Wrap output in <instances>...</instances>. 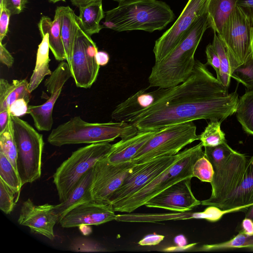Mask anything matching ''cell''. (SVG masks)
I'll return each mask as SVG.
<instances>
[{
  "mask_svg": "<svg viewBox=\"0 0 253 253\" xmlns=\"http://www.w3.org/2000/svg\"><path fill=\"white\" fill-rule=\"evenodd\" d=\"M238 100L236 90L229 93L206 64L196 61L192 73L184 82L166 88L152 105L127 123L141 131L201 119L222 122L236 113Z\"/></svg>",
  "mask_w": 253,
  "mask_h": 253,
  "instance_id": "1",
  "label": "cell"
},
{
  "mask_svg": "<svg viewBox=\"0 0 253 253\" xmlns=\"http://www.w3.org/2000/svg\"><path fill=\"white\" fill-rule=\"evenodd\" d=\"M209 27L205 13L197 20L186 36L167 56L155 63L148 77L149 87H172L190 76L196 62L195 53Z\"/></svg>",
  "mask_w": 253,
  "mask_h": 253,
  "instance_id": "2",
  "label": "cell"
},
{
  "mask_svg": "<svg viewBox=\"0 0 253 253\" xmlns=\"http://www.w3.org/2000/svg\"><path fill=\"white\" fill-rule=\"evenodd\" d=\"M174 14L166 2L158 0H132L120 3L105 13L103 28L117 32L162 30Z\"/></svg>",
  "mask_w": 253,
  "mask_h": 253,
  "instance_id": "3",
  "label": "cell"
},
{
  "mask_svg": "<svg viewBox=\"0 0 253 253\" xmlns=\"http://www.w3.org/2000/svg\"><path fill=\"white\" fill-rule=\"evenodd\" d=\"M137 128L124 122L88 123L75 116L53 129L47 137L51 145H65L110 142L116 138L125 139L135 135Z\"/></svg>",
  "mask_w": 253,
  "mask_h": 253,
  "instance_id": "4",
  "label": "cell"
},
{
  "mask_svg": "<svg viewBox=\"0 0 253 253\" xmlns=\"http://www.w3.org/2000/svg\"><path fill=\"white\" fill-rule=\"evenodd\" d=\"M201 142L189 148L188 153L175 163L167 168L146 186L122 203L113 208L116 212L130 213L153 197L177 182L193 176L195 162L205 155Z\"/></svg>",
  "mask_w": 253,
  "mask_h": 253,
  "instance_id": "5",
  "label": "cell"
},
{
  "mask_svg": "<svg viewBox=\"0 0 253 253\" xmlns=\"http://www.w3.org/2000/svg\"><path fill=\"white\" fill-rule=\"evenodd\" d=\"M112 144L109 142L90 144L72 153L53 175L61 202L65 201L80 178L100 159L106 157Z\"/></svg>",
  "mask_w": 253,
  "mask_h": 253,
  "instance_id": "6",
  "label": "cell"
},
{
  "mask_svg": "<svg viewBox=\"0 0 253 253\" xmlns=\"http://www.w3.org/2000/svg\"><path fill=\"white\" fill-rule=\"evenodd\" d=\"M17 150V170L22 185L41 176L44 141L42 134L19 117H11Z\"/></svg>",
  "mask_w": 253,
  "mask_h": 253,
  "instance_id": "7",
  "label": "cell"
},
{
  "mask_svg": "<svg viewBox=\"0 0 253 253\" xmlns=\"http://www.w3.org/2000/svg\"><path fill=\"white\" fill-rule=\"evenodd\" d=\"M199 140L193 122L169 126L159 130L140 149L130 162L134 165L178 154L186 145Z\"/></svg>",
  "mask_w": 253,
  "mask_h": 253,
  "instance_id": "8",
  "label": "cell"
},
{
  "mask_svg": "<svg viewBox=\"0 0 253 253\" xmlns=\"http://www.w3.org/2000/svg\"><path fill=\"white\" fill-rule=\"evenodd\" d=\"M218 36L228 51L231 72L244 63L253 52V25L238 5L225 22L221 34Z\"/></svg>",
  "mask_w": 253,
  "mask_h": 253,
  "instance_id": "9",
  "label": "cell"
},
{
  "mask_svg": "<svg viewBox=\"0 0 253 253\" xmlns=\"http://www.w3.org/2000/svg\"><path fill=\"white\" fill-rule=\"evenodd\" d=\"M188 150L189 148H187L174 155L163 156L145 163L134 165L122 185L110 197L108 203L113 209L181 159Z\"/></svg>",
  "mask_w": 253,
  "mask_h": 253,
  "instance_id": "10",
  "label": "cell"
},
{
  "mask_svg": "<svg viewBox=\"0 0 253 253\" xmlns=\"http://www.w3.org/2000/svg\"><path fill=\"white\" fill-rule=\"evenodd\" d=\"M248 160L236 151L222 164L213 169L211 194L208 199L201 201L203 206L217 207L228 198L239 187L244 176Z\"/></svg>",
  "mask_w": 253,
  "mask_h": 253,
  "instance_id": "11",
  "label": "cell"
},
{
  "mask_svg": "<svg viewBox=\"0 0 253 253\" xmlns=\"http://www.w3.org/2000/svg\"><path fill=\"white\" fill-rule=\"evenodd\" d=\"M209 0H188L173 25L155 42V63L167 56L182 40L197 20L206 13Z\"/></svg>",
  "mask_w": 253,
  "mask_h": 253,
  "instance_id": "12",
  "label": "cell"
},
{
  "mask_svg": "<svg viewBox=\"0 0 253 253\" xmlns=\"http://www.w3.org/2000/svg\"><path fill=\"white\" fill-rule=\"evenodd\" d=\"M98 48L91 37L81 28L77 36L70 67L76 86L90 88L97 78L100 66L96 60Z\"/></svg>",
  "mask_w": 253,
  "mask_h": 253,
  "instance_id": "13",
  "label": "cell"
},
{
  "mask_svg": "<svg viewBox=\"0 0 253 253\" xmlns=\"http://www.w3.org/2000/svg\"><path fill=\"white\" fill-rule=\"evenodd\" d=\"M134 166L131 162L114 164L106 157L93 167L90 192L94 200L108 204L111 195L119 188Z\"/></svg>",
  "mask_w": 253,
  "mask_h": 253,
  "instance_id": "14",
  "label": "cell"
},
{
  "mask_svg": "<svg viewBox=\"0 0 253 253\" xmlns=\"http://www.w3.org/2000/svg\"><path fill=\"white\" fill-rule=\"evenodd\" d=\"M72 77L67 62H60L44 83L49 98L42 104L29 105L28 113L32 117L36 128L40 131H49L53 123L52 112L55 103L61 94L65 83Z\"/></svg>",
  "mask_w": 253,
  "mask_h": 253,
  "instance_id": "15",
  "label": "cell"
},
{
  "mask_svg": "<svg viewBox=\"0 0 253 253\" xmlns=\"http://www.w3.org/2000/svg\"><path fill=\"white\" fill-rule=\"evenodd\" d=\"M192 178H185L170 186L150 199L144 206L177 212L192 210L201 205V202L195 198L192 192Z\"/></svg>",
  "mask_w": 253,
  "mask_h": 253,
  "instance_id": "16",
  "label": "cell"
},
{
  "mask_svg": "<svg viewBox=\"0 0 253 253\" xmlns=\"http://www.w3.org/2000/svg\"><path fill=\"white\" fill-rule=\"evenodd\" d=\"M111 205L94 200L79 204L68 211L58 223L64 228L98 225L115 220Z\"/></svg>",
  "mask_w": 253,
  "mask_h": 253,
  "instance_id": "17",
  "label": "cell"
},
{
  "mask_svg": "<svg viewBox=\"0 0 253 253\" xmlns=\"http://www.w3.org/2000/svg\"><path fill=\"white\" fill-rule=\"evenodd\" d=\"M54 209V205H36L28 199L22 204L18 222L29 227L32 231L52 240L55 238L54 226L58 222Z\"/></svg>",
  "mask_w": 253,
  "mask_h": 253,
  "instance_id": "18",
  "label": "cell"
},
{
  "mask_svg": "<svg viewBox=\"0 0 253 253\" xmlns=\"http://www.w3.org/2000/svg\"><path fill=\"white\" fill-rule=\"evenodd\" d=\"M166 88H158L147 92L141 89L118 104L111 114L116 122H127L136 114L152 105L166 91Z\"/></svg>",
  "mask_w": 253,
  "mask_h": 253,
  "instance_id": "19",
  "label": "cell"
},
{
  "mask_svg": "<svg viewBox=\"0 0 253 253\" xmlns=\"http://www.w3.org/2000/svg\"><path fill=\"white\" fill-rule=\"evenodd\" d=\"M159 130L139 131L135 135L121 139L112 144L106 156L108 161L117 164L130 162L140 149Z\"/></svg>",
  "mask_w": 253,
  "mask_h": 253,
  "instance_id": "20",
  "label": "cell"
},
{
  "mask_svg": "<svg viewBox=\"0 0 253 253\" xmlns=\"http://www.w3.org/2000/svg\"><path fill=\"white\" fill-rule=\"evenodd\" d=\"M253 206V155L248 160L242 182L237 190L217 207L222 210L241 208L247 211Z\"/></svg>",
  "mask_w": 253,
  "mask_h": 253,
  "instance_id": "21",
  "label": "cell"
},
{
  "mask_svg": "<svg viewBox=\"0 0 253 253\" xmlns=\"http://www.w3.org/2000/svg\"><path fill=\"white\" fill-rule=\"evenodd\" d=\"M62 19V6L57 7L53 20L47 16H42L38 24L41 37L47 33L49 35L50 49L55 59L58 61L66 60L61 30Z\"/></svg>",
  "mask_w": 253,
  "mask_h": 253,
  "instance_id": "22",
  "label": "cell"
},
{
  "mask_svg": "<svg viewBox=\"0 0 253 253\" xmlns=\"http://www.w3.org/2000/svg\"><path fill=\"white\" fill-rule=\"evenodd\" d=\"M93 167L80 178L65 201L54 205V211L58 217V222L68 211L74 207L93 200L90 192L93 177Z\"/></svg>",
  "mask_w": 253,
  "mask_h": 253,
  "instance_id": "23",
  "label": "cell"
},
{
  "mask_svg": "<svg viewBox=\"0 0 253 253\" xmlns=\"http://www.w3.org/2000/svg\"><path fill=\"white\" fill-rule=\"evenodd\" d=\"M190 219H205V211L200 212L180 211L164 213H131L117 214L115 220L127 222H156L167 220Z\"/></svg>",
  "mask_w": 253,
  "mask_h": 253,
  "instance_id": "24",
  "label": "cell"
},
{
  "mask_svg": "<svg viewBox=\"0 0 253 253\" xmlns=\"http://www.w3.org/2000/svg\"><path fill=\"white\" fill-rule=\"evenodd\" d=\"M81 29L78 16L69 6H62L61 34L64 47L66 60L70 65L75 41Z\"/></svg>",
  "mask_w": 253,
  "mask_h": 253,
  "instance_id": "25",
  "label": "cell"
},
{
  "mask_svg": "<svg viewBox=\"0 0 253 253\" xmlns=\"http://www.w3.org/2000/svg\"><path fill=\"white\" fill-rule=\"evenodd\" d=\"M238 0H209L206 13L210 27L220 35L223 26L233 10L237 5Z\"/></svg>",
  "mask_w": 253,
  "mask_h": 253,
  "instance_id": "26",
  "label": "cell"
},
{
  "mask_svg": "<svg viewBox=\"0 0 253 253\" xmlns=\"http://www.w3.org/2000/svg\"><path fill=\"white\" fill-rule=\"evenodd\" d=\"M42 38L38 46L35 66L29 82V90L31 93L37 89L46 76L50 75L52 72L49 64L50 61L49 35L46 33Z\"/></svg>",
  "mask_w": 253,
  "mask_h": 253,
  "instance_id": "27",
  "label": "cell"
},
{
  "mask_svg": "<svg viewBox=\"0 0 253 253\" xmlns=\"http://www.w3.org/2000/svg\"><path fill=\"white\" fill-rule=\"evenodd\" d=\"M79 8L78 17L81 29L90 36L99 33L103 28L100 22L105 17L102 0H97Z\"/></svg>",
  "mask_w": 253,
  "mask_h": 253,
  "instance_id": "28",
  "label": "cell"
},
{
  "mask_svg": "<svg viewBox=\"0 0 253 253\" xmlns=\"http://www.w3.org/2000/svg\"><path fill=\"white\" fill-rule=\"evenodd\" d=\"M236 113L244 131L253 135V91H246L239 98Z\"/></svg>",
  "mask_w": 253,
  "mask_h": 253,
  "instance_id": "29",
  "label": "cell"
},
{
  "mask_svg": "<svg viewBox=\"0 0 253 253\" xmlns=\"http://www.w3.org/2000/svg\"><path fill=\"white\" fill-rule=\"evenodd\" d=\"M212 44L220 61V70L216 75V78L223 86L228 88L231 78L229 54L224 43L216 32H214Z\"/></svg>",
  "mask_w": 253,
  "mask_h": 253,
  "instance_id": "30",
  "label": "cell"
},
{
  "mask_svg": "<svg viewBox=\"0 0 253 253\" xmlns=\"http://www.w3.org/2000/svg\"><path fill=\"white\" fill-rule=\"evenodd\" d=\"M0 152L6 156L17 169V150L11 116L6 127L0 132Z\"/></svg>",
  "mask_w": 253,
  "mask_h": 253,
  "instance_id": "31",
  "label": "cell"
},
{
  "mask_svg": "<svg viewBox=\"0 0 253 253\" xmlns=\"http://www.w3.org/2000/svg\"><path fill=\"white\" fill-rule=\"evenodd\" d=\"M0 178L8 185L17 195L19 199L23 186L17 170L6 157L0 152Z\"/></svg>",
  "mask_w": 253,
  "mask_h": 253,
  "instance_id": "32",
  "label": "cell"
},
{
  "mask_svg": "<svg viewBox=\"0 0 253 253\" xmlns=\"http://www.w3.org/2000/svg\"><path fill=\"white\" fill-rule=\"evenodd\" d=\"M253 247V233L247 234L242 230L229 241L214 244L204 245L200 251H211L241 248H249Z\"/></svg>",
  "mask_w": 253,
  "mask_h": 253,
  "instance_id": "33",
  "label": "cell"
},
{
  "mask_svg": "<svg viewBox=\"0 0 253 253\" xmlns=\"http://www.w3.org/2000/svg\"><path fill=\"white\" fill-rule=\"evenodd\" d=\"M221 123L219 120H211L199 135L203 147H213L226 142L225 134L221 129Z\"/></svg>",
  "mask_w": 253,
  "mask_h": 253,
  "instance_id": "34",
  "label": "cell"
},
{
  "mask_svg": "<svg viewBox=\"0 0 253 253\" xmlns=\"http://www.w3.org/2000/svg\"><path fill=\"white\" fill-rule=\"evenodd\" d=\"M230 76L245 86L247 91H253V52L244 63L231 72Z\"/></svg>",
  "mask_w": 253,
  "mask_h": 253,
  "instance_id": "35",
  "label": "cell"
},
{
  "mask_svg": "<svg viewBox=\"0 0 253 253\" xmlns=\"http://www.w3.org/2000/svg\"><path fill=\"white\" fill-rule=\"evenodd\" d=\"M204 153L211 164L213 169L224 162L234 152L225 142L213 147H205Z\"/></svg>",
  "mask_w": 253,
  "mask_h": 253,
  "instance_id": "36",
  "label": "cell"
},
{
  "mask_svg": "<svg viewBox=\"0 0 253 253\" xmlns=\"http://www.w3.org/2000/svg\"><path fill=\"white\" fill-rule=\"evenodd\" d=\"M31 97L29 82L27 80H14L9 87L6 102L9 108L15 101L19 99H24L29 103Z\"/></svg>",
  "mask_w": 253,
  "mask_h": 253,
  "instance_id": "37",
  "label": "cell"
},
{
  "mask_svg": "<svg viewBox=\"0 0 253 253\" xmlns=\"http://www.w3.org/2000/svg\"><path fill=\"white\" fill-rule=\"evenodd\" d=\"M213 173V167L205 155L199 158L193 165V176L198 178L203 182L211 183Z\"/></svg>",
  "mask_w": 253,
  "mask_h": 253,
  "instance_id": "38",
  "label": "cell"
},
{
  "mask_svg": "<svg viewBox=\"0 0 253 253\" xmlns=\"http://www.w3.org/2000/svg\"><path fill=\"white\" fill-rule=\"evenodd\" d=\"M16 195L14 191L0 178V209L5 214H9L13 211L18 201Z\"/></svg>",
  "mask_w": 253,
  "mask_h": 253,
  "instance_id": "39",
  "label": "cell"
},
{
  "mask_svg": "<svg viewBox=\"0 0 253 253\" xmlns=\"http://www.w3.org/2000/svg\"><path fill=\"white\" fill-rule=\"evenodd\" d=\"M70 250L80 252H105L107 250L98 242L84 237L74 239L70 245Z\"/></svg>",
  "mask_w": 253,
  "mask_h": 253,
  "instance_id": "40",
  "label": "cell"
},
{
  "mask_svg": "<svg viewBox=\"0 0 253 253\" xmlns=\"http://www.w3.org/2000/svg\"><path fill=\"white\" fill-rule=\"evenodd\" d=\"M28 0H0V8L5 6L11 14H19L26 8Z\"/></svg>",
  "mask_w": 253,
  "mask_h": 253,
  "instance_id": "41",
  "label": "cell"
},
{
  "mask_svg": "<svg viewBox=\"0 0 253 253\" xmlns=\"http://www.w3.org/2000/svg\"><path fill=\"white\" fill-rule=\"evenodd\" d=\"M28 102L21 98L15 101L9 107V112L11 117H21L28 113Z\"/></svg>",
  "mask_w": 253,
  "mask_h": 253,
  "instance_id": "42",
  "label": "cell"
},
{
  "mask_svg": "<svg viewBox=\"0 0 253 253\" xmlns=\"http://www.w3.org/2000/svg\"><path fill=\"white\" fill-rule=\"evenodd\" d=\"M207 62L206 65L211 66L215 71L216 75L220 70V61L219 56L212 43L209 44L206 49Z\"/></svg>",
  "mask_w": 253,
  "mask_h": 253,
  "instance_id": "43",
  "label": "cell"
},
{
  "mask_svg": "<svg viewBox=\"0 0 253 253\" xmlns=\"http://www.w3.org/2000/svg\"><path fill=\"white\" fill-rule=\"evenodd\" d=\"M0 42H2L8 32L10 17L12 14L5 6L0 8Z\"/></svg>",
  "mask_w": 253,
  "mask_h": 253,
  "instance_id": "44",
  "label": "cell"
},
{
  "mask_svg": "<svg viewBox=\"0 0 253 253\" xmlns=\"http://www.w3.org/2000/svg\"><path fill=\"white\" fill-rule=\"evenodd\" d=\"M10 84L3 78L0 79V111L9 109L6 102Z\"/></svg>",
  "mask_w": 253,
  "mask_h": 253,
  "instance_id": "45",
  "label": "cell"
},
{
  "mask_svg": "<svg viewBox=\"0 0 253 253\" xmlns=\"http://www.w3.org/2000/svg\"><path fill=\"white\" fill-rule=\"evenodd\" d=\"M165 238L162 235L153 234L148 235L143 238L138 244L141 246H155L160 243Z\"/></svg>",
  "mask_w": 253,
  "mask_h": 253,
  "instance_id": "46",
  "label": "cell"
},
{
  "mask_svg": "<svg viewBox=\"0 0 253 253\" xmlns=\"http://www.w3.org/2000/svg\"><path fill=\"white\" fill-rule=\"evenodd\" d=\"M0 61L8 68H11L14 63V58L2 42H0Z\"/></svg>",
  "mask_w": 253,
  "mask_h": 253,
  "instance_id": "47",
  "label": "cell"
},
{
  "mask_svg": "<svg viewBox=\"0 0 253 253\" xmlns=\"http://www.w3.org/2000/svg\"><path fill=\"white\" fill-rule=\"evenodd\" d=\"M237 5L242 9L253 25V0H238Z\"/></svg>",
  "mask_w": 253,
  "mask_h": 253,
  "instance_id": "48",
  "label": "cell"
},
{
  "mask_svg": "<svg viewBox=\"0 0 253 253\" xmlns=\"http://www.w3.org/2000/svg\"><path fill=\"white\" fill-rule=\"evenodd\" d=\"M10 117L9 109L0 111V132L6 127Z\"/></svg>",
  "mask_w": 253,
  "mask_h": 253,
  "instance_id": "49",
  "label": "cell"
},
{
  "mask_svg": "<svg viewBox=\"0 0 253 253\" xmlns=\"http://www.w3.org/2000/svg\"><path fill=\"white\" fill-rule=\"evenodd\" d=\"M109 59L110 57L108 53L105 51H98L96 54V60L100 66H105L107 64Z\"/></svg>",
  "mask_w": 253,
  "mask_h": 253,
  "instance_id": "50",
  "label": "cell"
},
{
  "mask_svg": "<svg viewBox=\"0 0 253 253\" xmlns=\"http://www.w3.org/2000/svg\"><path fill=\"white\" fill-rule=\"evenodd\" d=\"M242 230L247 234L253 233V221L252 219L245 217L242 222Z\"/></svg>",
  "mask_w": 253,
  "mask_h": 253,
  "instance_id": "51",
  "label": "cell"
},
{
  "mask_svg": "<svg viewBox=\"0 0 253 253\" xmlns=\"http://www.w3.org/2000/svg\"><path fill=\"white\" fill-rule=\"evenodd\" d=\"M71 3L78 7L85 6L89 3L93 2L97 0H70Z\"/></svg>",
  "mask_w": 253,
  "mask_h": 253,
  "instance_id": "52",
  "label": "cell"
},
{
  "mask_svg": "<svg viewBox=\"0 0 253 253\" xmlns=\"http://www.w3.org/2000/svg\"><path fill=\"white\" fill-rule=\"evenodd\" d=\"M246 217L253 219V206L246 211Z\"/></svg>",
  "mask_w": 253,
  "mask_h": 253,
  "instance_id": "53",
  "label": "cell"
},
{
  "mask_svg": "<svg viewBox=\"0 0 253 253\" xmlns=\"http://www.w3.org/2000/svg\"><path fill=\"white\" fill-rule=\"evenodd\" d=\"M114 0L117 1L120 3H123V2H126V1H130V0Z\"/></svg>",
  "mask_w": 253,
  "mask_h": 253,
  "instance_id": "54",
  "label": "cell"
},
{
  "mask_svg": "<svg viewBox=\"0 0 253 253\" xmlns=\"http://www.w3.org/2000/svg\"><path fill=\"white\" fill-rule=\"evenodd\" d=\"M50 2H52L53 3H56L58 1H65L66 0H49Z\"/></svg>",
  "mask_w": 253,
  "mask_h": 253,
  "instance_id": "55",
  "label": "cell"
}]
</instances>
